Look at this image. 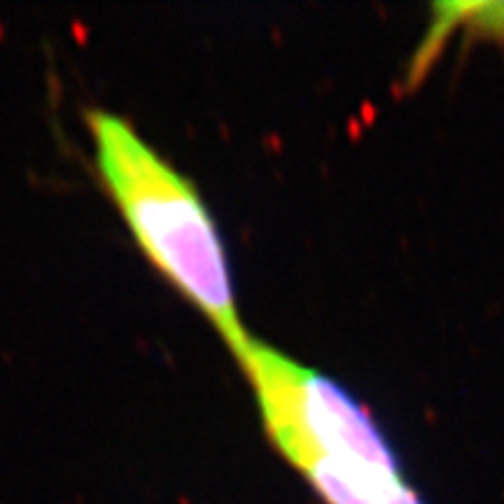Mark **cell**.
<instances>
[{"mask_svg":"<svg viewBox=\"0 0 504 504\" xmlns=\"http://www.w3.org/2000/svg\"><path fill=\"white\" fill-rule=\"evenodd\" d=\"M234 355L247 374L266 432L295 467L322 458L399 471L379 425L334 381L252 336Z\"/></svg>","mask_w":504,"mask_h":504,"instance_id":"cell-2","label":"cell"},{"mask_svg":"<svg viewBox=\"0 0 504 504\" xmlns=\"http://www.w3.org/2000/svg\"><path fill=\"white\" fill-rule=\"evenodd\" d=\"M96 166L148 259L238 350L247 334L215 220L187 177L112 112H89Z\"/></svg>","mask_w":504,"mask_h":504,"instance_id":"cell-1","label":"cell"}]
</instances>
